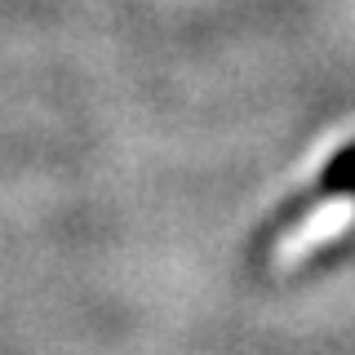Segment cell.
Instances as JSON below:
<instances>
[{
	"instance_id": "6da1fadb",
	"label": "cell",
	"mask_w": 355,
	"mask_h": 355,
	"mask_svg": "<svg viewBox=\"0 0 355 355\" xmlns=\"http://www.w3.org/2000/svg\"><path fill=\"white\" fill-rule=\"evenodd\" d=\"M320 200H355V142H347L333 160L324 164V173H320L315 191L306 200H293L288 209H280V227H293V222L306 218L311 205H320Z\"/></svg>"
}]
</instances>
